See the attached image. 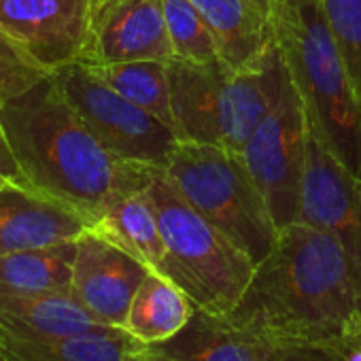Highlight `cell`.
Here are the masks:
<instances>
[{
  "label": "cell",
  "instance_id": "29",
  "mask_svg": "<svg viewBox=\"0 0 361 361\" xmlns=\"http://www.w3.org/2000/svg\"><path fill=\"white\" fill-rule=\"evenodd\" d=\"M262 5L270 11V7H272V0H262Z\"/></svg>",
  "mask_w": 361,
  "mask_h": 361
},
{
  "label": "cell",
  "instance_id": "4",
  "mask_svg": "<svg viewBox=\"0 0 361 361\" xmlns=\"http://www.w3.org/2000/svg\"><path fill=\"white\" fill-rule=\"evenodd\" d=\"M147 194L164 238V259L155 272L178 285L198 308L228 317L243 298L255 262L178 194L164 168L153 174Z\"/></svg>",
  "mask_w": 361,
  "mask_h": 361
},
{
  "label": "cell",
  "instance_id": "2",
  "mask_svg": "<svg viewBox=\"0 0 361 361\" xmlns=\"http://www.w3.org/2000/svg\"><path fill=\"white\" fill-rule=\"evenodd\" d=\"M0 123L20 183L79 211L90 228L115 200L142 192L159 170L109 151L51 77L0 106Z\"/></svg>",
  "mask_w": 361,
  "mask_h": 361
},
{
  "label": "cell",
  "instance_id": "9",
  "mask_svg": "<svg viewBox=\"0 0 361 361\" xmlns=\"http://www.w3.org/2000/svg\"><path fill=\"white\" fill-rule=\"evenodd\" d=\"M298 221L331 234L361 268V178L310 128Z\"/></svg>",
  "mask_w": 361,
  "mask_h": 361
},
{
  "label": "cell",
  "instance_id": "26",
  "mask_svg": "<svg viewBox=\"0 0 361 361\" xmlns=\"http://www.w3.org/2000/svg\"><path fill=\"white\" fill-rule=\"evenodd\" d=\"M0 172L7 174L9 178H13L16 183H20V168L16 164V157H13V151L7 142V136H5V130H3V123H0Z\"/></svg>",
  "mask_w": 361,
  "mask_h": 361
},
{
  "label": "cell",
  "instance_id": "18",
  "mask_svg": "<svg viewBox=\"0 0 361 361\" xmlns=\"http://www.w3.org/2000/svg\"><path fill=\"white\" fill-rule=\"evenodd\" d=\"M194 308L196 304L183 289L151 270L130 304L123 329L142 344H157L183 329L190 323Z\"/></svg>",
  "mask_w": 361,
  "mask_h": 361
},
{
  "label": "cell",
  "instance_id": "20",
  "mask_svg": "<svg viewBox=\"0 0 361 361\" xmlns=\"http://www.w3.org/2000/svg\"><path fill=\"white\" fill-rule=\"evenodd\" d=\"M77 240L0 255V295L73 291Z\"/></svg>",
  "mask_w": 361,
  "mask_h": 361
},
{
  "label": "cell",
  "instance_id": "3",
  "mask_svg": "<svg viewBox=\"0 0 361 361\" xmlns=\"http://www.w3.org/2000/svg\"><path fill=\"white\" fill-rule=\"evenodd\" d=\"M270 22L308 128L361 178V102L319 0H272Z\"/></svg>",
  "mask_w": 361,
  "mask_h": 361
},
{
  "label": "cell",
  "instance_id": "28",
  "mask_svg": "<svg viewBox=\"0 0 361 361\" xmlns=\"http://www.w3.org/2000/svg\"><path fill=\"white\" fill-rule=\"evenodd\" d=\"M11 183H16V180H13V178H9L7 174H3V172H0V192H3L5 188H9Z\"/></svg>",
  "mask_w": 361,
  "mask_h": 361
},
{
  "label": "cell",
  "instance_id": "10",
  "mask_svg": "<svg viewBox=\"0 0 361 361\" xmlns=\"http://www.w3.org/2000/svg\"><path fill=\"white\" fill-rule=\"evenodd\" d=\"M94 0H0L3 28L49 75L83 58Z\"/></svg>",
  "mask_w": 361,
  "mask_h": 361
},
{
  "label": "cell",
  "instance_id": "19",
  "mask_svg": "<svg viewBox=\"0 0 361 361\" xmlns=\"http://www.w3.org/2000/svg\"><path fill=\"white\" fill-rule=\"evenodd\" d=\"M90 230L134 255L151 270H157L164 259V238L147 188L115 200Z\"/></svg>",
  "mask_w": 361,
  "mask_h": 361
},
{
  "label": "cell",
  "instance_id": "7",
  "mask_svg": "<svg viewBox=\"0 0 361 361\" xmlns=\"http://www.w3.org/2000/svg\"><path fill=\"white\" fill-rule=\"evenodd\" d=\"M306 113L283 62L274 100L240 151L279 230L298 221L306 166Z\"/></svg>",
  "mask_w": 361,
  "mask_h": 361
},
{
  "label": "cell",
  "instance_id": "5",
  "mask_svg": "<svg viewBox=\"0 0 361 361\" xmlns=\"http://www.w3.org/2000/svg\"><path fill=\"white\" fill-rule=\"evenodd\" d=\"M283 58L276 54L262 71L238 73L217 64L170 60V94L178 140L215 145L240 153L266 117L279 85Z\"/></svg>",
  "mask_w": 361,
  "mask_h": 361
},
{
  "label": "cell",
  "instance_id": "1",
  "mask_svg": "<svg viewBox=\"0 0 361 361\" xmlns=\"http://www.w3.org/2000/svg\"><path fill=\"white\" fill-rule=\"evenodd\" d=\"M361 317V268L327 232L302 221L279 230L270 253L228 317L272 346L346 334Z\"/></svg>",
  "mask_w": 361,
  "mask_h": 361
},
{
  "label": "cell",
  "instance_id": "13",
  "mask_svg": "<svg viewBox=\"0 0 361 361\" xmlns=\"http://www.w3.org/2000/svg\"><path fill=\"white\" fill-rule=\"evenodd\" d=\"M85 230L90 221L79 211L28 185L11 183L0 192V255L71 243Z\"/></svg>",
  "mask_w": 361,
  "mask_h": 361
},
{
  "label": "cell",
  "instance_id": "23",
  "mask_svg": "<svg viewBox=\"0 0 361 361\" xmlns=\"http://www.w3.org/2000/svg\"><path fill=\"white\" fill-rule=\"evenodd\" d=\"M334 43L361 102V0H319Z\"/></svg>",
  "mask_w": 361,
  "mask_h": 361
},
{
  "label": "cell",
  "instance_id": "21",
  "mask_svg": "<svg viewBox=\"0 0 361 361\" xmlns=\"http://www.w3.org/2000/svg\"><path fill=\"white\" fill-rule=\"evenodd\" d=\"M87 68L96 77H100L109 87L121 94L126 100L151 113L161 123L174 130L168 62L138 60V62L102 64V66H87Z\"/></svg>",
  "mask_w": 361,
  "mask_h": 361
},
{
  "label": "cell",
  "instance_id": "30",
  "mask_svg": "<svg viewBox=\"0 0 361 361\" xmlns=\"http://www.w3.org/2000/svg\"><path fill=\"white\" fill-rule=\"evenodd\" d=\"M266 361H274V357H272V350H268V359Z\"/></svg>",
  "mask_w": 361,
  "mask_h": 361
},
{
  "label": "cell",
  "instance_id": "12",
  "mask_svg": "<svg viewBox=\"0 0 361 361\" xmlns=\"http://www.w3.org/2000/svg\"><path fill=\"white\" fill-rule=\"evenodd\" d=\"M151 268L94 230L77 238L73 293L102 323L123 327L130 304Z\"/></svg>",
  "mask_w": 361,
  "mask_h": 361
},
{
  "label": "cell",
  "instance_id": "24",
  "mask_svg": "<svg viewBox=\"0 0 361 361\" xmlns=\"http://www.w3.org/2000/svg\"><path fill=\"white\" fill-rule=\"evenodd\" d=\"M274 361H361V317L342 336L319 342H283L270 346Z\"/></svg>",
  "mask_w": 361,
  "mask_h": 361
},
{
  "label": "cell",
  "instance_id": "31",
  "mask_svg": "<svg viewBox=\"0 0 361 361\" xmlns=\"http://www.w3.org/2000/svg\"><path fill=\"white\" fill-rule=\"evenodd\" d=\"M0 361H7V357H5L3 353H0Z\"/></svg>",
  "mask_w": 361,
  "mask_h": 361
},
{
  "label": "cell",
  "instance_id": "11",
  "mask_svg": "<svg viewBox=\"0 0 361 361\" xmlns=\"http://www.w3.org/2000/svg\"><path fill=\"white\" fill-rule=\"evenodd\" d=\"M138 60L170 62L164 0H94L81 64L102 66Z\"/></svg>",
  "mask_w": 361,
  "mask_h": 361
},
{
  "label": "cell",
  "instance_id": "25",
  "mask_svg": "<svg viewBox=\"0 0 361 361\" xmlns=\"http://www.w3.org/2000/svg\"><path fill=\"white\" fill-rule=\"evenodd\" d=\"M49 73L0 28V106L35 87Z\"/></svg>",
  "mask_w": 361,
  "mask_h": 361
},
{
  "label": "cell",
  "instance_id": "8",
  "mask_svg": "<svg viewBox=\"0 0 361 361\" xmlns=\"http://www.w3.org/2000/svg\"><path fill=\"white\" fill-rule=\"evenodd\" d=\"M49 77L109 151L132 164L168 166L178 145L172 128L126 100L81 62L62 66Z\"/></svg>",
  "mask_w": 361,
  "mask_h": 361
},
{
  "label": "cell",
  "instance_id": "6",
  "mask_svg": "<svg viewBox=\"0 0 361 361\" xmlns=\"http://www.w3.org/2000/svg\"><path fill=\"white\" fill-rule=\"evenodd\" d=\"M164 172L178 194L255 264L270 253L279 228L240 153L178 140Z\"/></svg>",
  "mask_w": 361,
  "mask_h": 361
},
{
  "label": "cell",
  "instance_id": "27",
  "mask_svg": "<svg viewBox=\"0 0 361 361\" xmlns=\"http://www.w3.org/2000/svg\"><path fill=\"white\" fill-rule=\"evenodd\" d=\"M128 361H174V359H170V357H166V355H161L155 348H151V346L145 344L140 350L132 353Z\"/></svg>",
  "mask_w": 361,
  "mask_h": 361
},
{
  "label": "cell",
  "instance_id": "16",
  "mask_svg": "<svg viewBox=\"0 0 361 361\" xmlns=\"http://www.w3.org/2000/svg\"><path fill=\"white\" fill-rule=\"evenodd\" d=\"M147 346L174 361H266L270 350L268 344L236 329L224 317L198 306L176 336Z\"/></svg>",
  "mask_w": 361,
  "mask_h": 361
},
{
  "label": "cell",
  "instance_id": "22",
  "mask_svg": "<svg viewBox=\"0 0 361 361\" xmlns=\"http://www.w3.org/2000/svg\"><path fill=\"white\" fill-rule=\"evenodd\" d=\"M164 20L174 60L192 64L224 62L211 28L192 0H164Z\"/></svg>",
  "mask_w": 361,
  "mask_h": 361
},
{
  "label": "cell",
  "instance_id": "15",
  "mask_svg": "<svg viewBox=\"0 0 361 361\" xmlns=\"http://www.w3.org/2000/svg\"><path fill=\"white\" fill-rule=\"evenodd\" d=\"M113 325L96 319L73 291L0 295V334L18 338H49L104 331Z\"/></svg>",
  "mask_w": 361,
  "mask_h": 361
},
{
  "label": "cell",
  "instance_id": "17",
  "mask_svg": "<svg viewBox=\"0 0 361 361\" xmlns=\"http://www.w3.org/2000/svg\"><path fill=\"white\" fill-rule=\"evenodd\" d=\"M142 346L123 327L49 338L0 334V353L7 361H128Z\"/></svg>",
  "mask_w": 361,
  "mask_h": 361
},
{
  "label": "cell",
  "instance_id": "14",
  "mask_svg": "<svg viewBox=\"0 0 361 361\" xmlns=\"http://www.w3.org/2000/svg\"><path fill=\"white\" fill-rule=\"evenodd\" d=\"M192 5L211 28L226 66L251 73L270 64L276 39L262 0H192Z\"/></svg>",
  "mask_w": 361,
  "mask_h": 361
}]
</instances>
